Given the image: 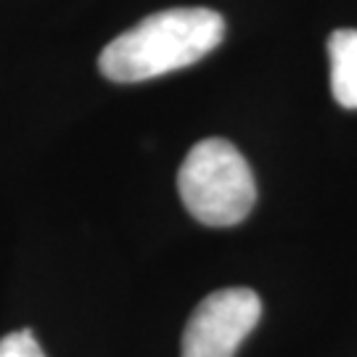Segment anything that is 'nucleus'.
Listing matches in <instances>:
<instances>
[{
	"mask_svg": "<svg viewBox=\"0 0 357 357\" xmlns=\"http://www.w3.org/2000/svg\"><path fill=\"white\" fill-rule=\"evenodd\" d=\"M225 38V19L212 8H167L130 26L101 51L112 82H143L196 64Z\"/></svg>",
	"mask_w": 357,
	"mask_h": 357,
	"instance_id": "nucleus-1",
	"label": "nucleus"
},
{
	"mask_svg": "<svg viewBox=\"0 0 357 357\" xmlns=\"http://www.w3.org/2000/svg\"><path fill=\"white\" fill-rule=\"evenodd\" d=\"M178 191L199 222L228 228L255 209L257 183L252 167L233 143L206 138L196 143L180 167Z\"/></svg>",
	"mask_w": 357,
	"mask_h": 357,
	"instance_id": "nucleus-2",
	"label": "nucleus"
},
{
	"mask_svg": "<svg viewBox=\"0 0 357 357\" xmlns=\"http://www.w3.org/2000/svg\"><path fill=\"white\" fill-rule=\"evenodd\" d=\"M262 318L252 289H220L193 310L183 331L180 357H233Z\"/></svg>",
	"mask_w": 357,
	"mask_h": 357,
	"instance_id": "nucleus-3",
	"label": "nucleus"
},
{
	"mask_svg": "<svg viewBox=\"0 0 357 357\" xmlns=\"http://www.w3.org/2000/svg\"><path fill=\"white\" fill-rule=\"evenodd\" d=\"M331 93L339 106L357 109V29H336L328 38Z\"/></svg>",
	"mask_w": 357,
	"mask_h": 357,
	"instance_id": "nucleus-4",
	"label": "nucleus"
},
{
	"mask_svg": "<svg viewBox=\"0 0 357 357\" xmlns=\"http://www.w3.org/2000/svg\"><path fill=\"white\" fill-rule=\"evenodd\" d=\"M0 357H45L32 331H13L0 339Z\"/></svg>",
	"mask_w": 357,
	"mask_h": 357,
	"instance_id": "nucleus-5",
	"label": "nucleus"
}]
</instances>
